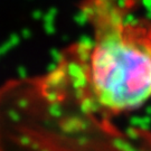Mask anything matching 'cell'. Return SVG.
<instances>
[{"label": "cell", "mask_w": 151, "mask_h": 151, "mask_svg": "<svg viewBox=\"0 0 151 151\" xmlns=\"http://www.w3.org/2000/svg\"><path fill=\"white\" fill-rule=\"evenodd\" d=\"M134 0H82L91 39L67 49L46 75L27 81L39 112L63 131L105 135L113 120L151 101V18Z\"/></svg>", "instance_id": "6da1fadb"}]
</instances>
